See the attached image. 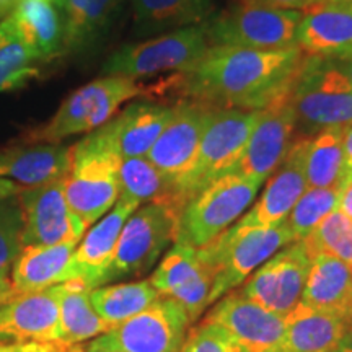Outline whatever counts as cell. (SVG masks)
Returning <instances> with one entry per match:
<instances>
[{"instance_id": "1", "label": "cell", "mask_w": 352, "mask_h": 352, "mask_svg": "<svg viewBox=\"0 0 352 352\" xmlns=\"http://www.w3.org/2000/svg\"><path fill=\"white\" fill-rule=\"evenodd\" d=\"M305 52L259 51L236 46H210L204 57L173 78L158 83L155 91H171L182 101L212 109L261 111L287 98Z\"/></svg>"}, {"instance_id": "2", "label": "cell", "mask_w": 352, "mask_h": 352, "mask_svg": "<svg viewBox=\"0 0 352 352\" xmlns=\"http://www.w3.org/2000/svg\"><path fill=\"white\" fill-rule=\"evenodd\" d=\"M121 160L100 127L72 145L64 196L69 209L87 227L98 222L120 199Z\"/></svg>"}, {"instance_id": "3", "label": "cell", "mask_w": 352, "mask_h": 352, "mask_svg": "<svg viewBox=\"0 0 352 352\" xmlns=\"http://www.w3.org/2000/svg\"><path fill=\"white\" fill-rule=\"evenodd\" d=\"M287 101L302 138L352 122V87L328 57L305 56Z\"/></svg>"}, {"instance_id": "4", "label": "cell", "mask_w": 352, "mask_h": 352, "mask_svg": "<svg viewBox=\"0 0 352 352\" xmlns=\"http://www.w3.org/2000/svg\"><path fill=\"white\" fill-rule=\"evenodd\" d=\"M145 94L134 78L107 76L70 94L50 122L28 131L23 142L60 144L70 135L91 132L111 120L127 100Z\"/></svg>"}, {"instance_id": "5", "label": "cell", "mask_w": 352, "mask_h": 352, "mask_svg": "<svg viewBox=\"0 0 352 352\" xmlns=\"http://www.w3.org/2000/svg\"><path fill=\"white\" fill-rule=\"evenodd\" d=\"M290 243L294 239L285 223L266 228L232 226L210 243L197 248L214 274L209 307L243 284L264 261Z\"/></svg>"}, {"instance_id": "6", "label": "cell", "mask_w": 352, "mask_h": 352, "mask_svg": "<svg viewBox=\"0 0 352 352\" xmlns=\"http://www.w3.org/2000/svg\"><path fill=\"white\" fill-rule=\"evenodd\" d=\"M303 12L283 10L236 0L204 23L210 46L285 51L297 46L296 33Z\"/></svg>"}, {"instance_id": "7", "label": "cell", "mask_w": 352, "mask_h": 352, "mask_svg": "<svg viewBox=\"0 0 352 352\" xmlns=\"http://www.w3.org/2000/svg\"><path fill=\"white\" fill-rule=\"evenodd\" d=\"M258 118L259 111L212 109L195 162L178 186L184 204L215 179L232 173L243 155Z\"/></svg>"}, {"instance_id": "8", "label": "cell", "mask_w": 352, "mask_h": 352, "mask_svg": "<svg viewBox=\"0 0 352 352\" xmlns=\"http://www.w3.org/2000/svg\"><path fill=\"white\" fill-rule=\"evenodd\" d=\"M179 215L170 206L157 202L139 206L122 227L103 285L139 277L151 270L166 248L176 243Z\"/></svg>"}, {"instance_id": "9", "label": "cell", "mask_w": 352, "mask_h": 352, "mask_svg": "<svg viewBox=\"0 0 352 352\" xmlns=\"http://www.w3.org/2000/svg\"><path fill=\"white\" fill-rule=\"evenodd\" d=\"M261 184L236 173L215 179L188 202L179 215L176 243L202 248L246 212Z\"/></svg>"}, {"instance_id": "10", "label": "cell", "mask_w": 352, "mask_h": 352, "mask_svg": "<svg viewBox=\"0 0 352 352\" xmlns=\"http://www.w3.org/2000/svg\"><path fill=\"white\" fill-rule=\"evenodd\" d=\"M188 311L170 297H158L145 310L88 344L87 351L179 352L189 324Z\"/></svg>"}, {"instance_id": "11", "label": "cell", "mask_w": 352, "mask_h": 352, "mask_svg": "<svg viewBox=\"0 0 352 352\" xmlns=\"http://www.w3.org/2000/svg\"><path fill=\"white\" fill-rule=\"evenodd\" d=\"M210 44L202 26H186L148 41L127 44L109 57L104 76L129 78L152 77L155 74L183 72L204 57Z\"/></svg>"}, {"instance_id": "12", "label": "cell", "mask_w": 352, "mask_h": 352, "mask_svg": "<svg viewBox=\"0 0 352 352\" xmlns=\"http://www.w3.org/2000/svg\"><path fill=\"white\" fill-rule=\"evenodd\" d=\"M23 215V246H50L77 243L87 226L69 209L64 196V179L41 186L23 188L19 195Z\"/></svg>"}, {"instance_id": "13", "label": "cell", "mask_w": 352, "mask_h": 352, "mask_svg": "<svg viewBox=\"0 0 352 352\" xmlns=\"http://www.w3.org/2000/svg\"><path fill=\"white\" fill-rule=\"evenodd\" d=\"M308 270L307 250L300 241H294L264 261L240 290L258 305L285 316L302 302Z\"/></svg>"}, {"instance_id": "14", "label": "cell", "mask_w": 352, "mask_h": 352, "mask_svg": "<svg viewBox=\"0 0 352 352\" xmlns=\"http://www.w3.org/2000/svg\"><path fill=\"white\" fill-rule=\"evenodd\" d=\"M202 321L226 329L243 352H284V316L250 300L241 290L219 298Z\"/></svg>"}, {"instance_id": "15", "label": "cell", "mask_w": 352, "mask_h": 352, "mask_svg": "<svg viewBox=\"0 0 352 352\" xmlns=\"http://www.w3.org/2000/svg\"><path fill=\"white\" fill-rule=\"evenodd\" d=\"M298 138L287 98L261 109L243 155L232 173L263 184L279 168Z\"/></svg>"}, {"instance_id": "16", "label": "cell", "mask_w": 352, "mask_h": 352, "mask_svg": "<svg viewBox=\"0 0 352 352\" xmlns=\"http://www.w3.org/2000/svg\"><path fill=\"white\" fill-rule=\"evenodd\" d=\"M148 280L158 296L178 302L192 321L209 307L214 274L197 248L175 243Z\"/></svg>"}, {"instance_id": "17", "label": "cell", "mask_w": 352, "mask_h": 352, "mask_svg": "<svg viewBox=\"0 0 352 352\" xmlns=\"http://www.w3.org/2000/svg\"><path fill=\"white\" fill-rule=\"evenodd\" d=\"M210 113L212 108L199 103H176L170 122L147 153L152 165L176 188L195 162Z\"/></svg>"}, {"instance_id": "18", "label": "cell", "mask_w": 352, "mask_h": 352, "mask_svg": "<svg viewBox=\"0 0 352 352\" xmlns=\"http://www.w3.org/2000/svg\"><path fill=\"white\" fill-rule=\"evenodd\" d=\"M139 206L120 196L109 212L82 236L70 258L67 283L77 280L90 290L103 285V277L113 261L122 227Z\"/></svg>"}, {"instance_id": "19", "label": "cell", "mask_w": 352, "mask_h": 352, "mask_svg": "<svg viewBox=\"0 0 352 352\" xmlns=\"http://www.w3.org/2000/svg\"><path fill=\"white\" fill-rule=\"evenodd\" d=\"M310 138H298L289 155L264 186L263 195L233 226L240 228H266L284 223L298 197L307 189L305 152Z\"/></svg>"}, {"instance_id": "20", "label": "cell", "mask_w": 352, "mask_h": 352, "mask_svg": "<svg viewBox=\"0 0 352 352\" xmlns=\"http://www.w3.org/2000/svg\"><path fill=\"white\" fill-rule=\"evenodd\" d=\"M59 290L56 284L0 305V344L59 341Z\"/></svg>"}, {"instance_id": "21", "label": "cell", "mask_w": 352, "mask_h": 352, "mask_svg": "<svg viewBox=\"0 0 352 352\" xmlns=\"http://www.w3.org/2000/svg\"><path fill=\"white\" fill-rule=\"evenodd\" d=\"M173 113L175 104L140 101L129 104L100 129L121 158L147 157Z\"/></svg>"}, {"instance_id": "22", "label": "cell", "mask_w": 352, "mask_h": 352, "mask_svg": "<svg viewBox=\"0 0 352 352\" xmlns=\"http://www.w3.org/2000/svg\"><path fill=\"white\" fill-rule=\"evenodd\" d=\"M72 164V147L60 144L20 142L0 151V178L23 188L64 179Z\"/></svg>"}, {"instance_id": "23", "label": "cell", "mask_w": 352, "mask_h": 352, "mask_svg": "<svg viewBox=\"0 0 352 352\" xmlns=\"http://www.w3.org/2000/svg\"><path fill=\"white\" fill-rule=\"evenodd\" d=\"M296 41L307 56L352 54V2L320 3L303 12Z\"/></svg>"}, {"instance_id": "24", "label": "cell", "mask_w": 352, "mask_h": 352, "mask_svg": "<svg viewBox=\"0 0 352 352\" xmlns=\"http://www.w3.org/2000/svg\"><path fill=\"white\" fill-rule=\"evenodd\" d=\"M302 302L349 324L352 321L351 264L329 254H315L310 259Z\"/></svg>"}, {"instance_id": "25", "label": "cell", "mask_w": 352, "mask_h": 352, "mask_svg": "<svg viewBox=\"0 0 352 352\" xmlns=\"http://www.w3.org/2000/svg\"><path fill=\"white\" fill-rule=\"evenodd\" d=\"M10 16L38 63L63 54V16L51 0H19Z\"/></svg>"}, {"instance_id": "26", "label": "cell", "mask_w": 352, "mask_h": 352, "mask_svg": "<svg viewBox=\"0 0 352 352\" xmlns=\"http://www.w3.org/2000/svg\"><path fill=\"white\" fill-rule=\"evenodd\" d=\"M347 323L300 302L284 316V352H336Z\"/></svg>"}, {"instance_id": "27", "label": "cell", "mask_w": 352, "mask_h": 352, "mask_svg": "<svg viewBox=\"0 0 352 352\" xmlns=\"http://www.w3.org/2000/svg\"><path fill=\"white\" fill-rule=\"evenodd\" d=\"M77 243L23 246L12 266V284L16 294H30L67 283L70 258Z\"/></svg>"}, {"instance_id": "28", "label": "cell", "mask_w": 352, "mask_h": 352, "mask_svg": "<svg viewBox=\"0 0 352 352\" xmlns=\"http://www.w3.org/2000/svg\"><path fill=\"white\" fill-rule=\"evenodd\" d=\"M307 188H334L342 191L352 182L342 147V127L316 132L308 139L305 152Z\"/></svg>"}, {"instance_id": "29", "label": "cell", "mask_w": 352, "mask_h": 352, "mask_svg": "<svg viewBox=\"0 0 352 352\" xmlns=\"http://www.w3.org/2000/svg\"><path fill=\"white\" fill-rule=\"evenodd\" d=\"M120 196L138 204L170 206L179 214L186 208L178 188L158 171L147 157L122 158L120 165Z\"/></svg>"}, {"instance_id": "30", "label": "cell", "mask_w": 352, "mask_h": 352, "mask_svg": "<svg viewBox=\"0 0 352 352\" xmlns=\"http://www.w3.org/2000/svg\"><path fill=\"white\" fill-rule=\"evenodd\" d=\"M109 328L91 305L90 289L77 280L60 284L59 290V341L77 346L95 340Z\"/></svg>"}, {"instance_id": "31", "label": "cell", "mask_w": 352, "mask_h": 352, "mask_svg": "<svg viewBox=\"0 0 352 352\" xmlns=\"http://www.w3.org/2000/svg\"><path fill=\"white\" fill-rule=\"evenodd\" d=\"M135 23L142 33L179 30L212 16V0H132Z\"/></svg>"}, {"instance_id": "32", "label": "cell", "mask_w": 352, "mask_h": 352, "mask_svg": "<svg viewBox=\"0 0 352 352\" xmlns=\"http://www.w3.org/2000/svg\"><path fill=\"white\" fill-rule=\"evenodd\" d=\"M118 0H63L59 6L64 25V52L91 46L111 20Z\"/></svg>"}, {"instance_id": "33", "label": "cell", "mask_w": 352, "mask_h": 352, "mask_svg": "<svg viewBox=\"0 0 352 352\" xmlns=\"http://www.w3.org/2000/svg\"><path fill=\"white\" fill-rule=\"evenodd\" d=\"M160 297L151 280L101 285L90 290L91 305L109 328L132 318Z\"/></svg>"}, {"instance_id": "34", "label": "cell", "mask_w": 352, "mask_h": 352, "mask_svg": "<svg viewBox=\"0 0 352 352\" xmlns=\"http://www.w3.org/2000/svg\"><path fill=\"white\" fill-rule=\"evenodd\" d=\"M36 63L15 21L6 16L0 21V91L16 90L38 77Z\"/></svg>"}, {"instance_id": "35", "label": "cell", "mask_w": 352, "mask_h": 352, "mask_svg": "<svg viewBox=\"0 0 352 352\" xmlns=\"http://www.w3.org/2000/svg\"><path fill=\"white\" fill-rule=\"evenodd\" d=\"M298 241L310 259L315 254H329L352 266V220L340 209L328 214L305 239Z\"/></svg>"}, {"instance_id": "36", "label": "cell", "mask_w": 352, "mask_h": 352, "mask_svg": "<svg viewBox=\"0 0 352 352\" xmlns=\"http://www.w3.org/2000/svg\"><path fill=\"white\" fill-rule=\"evenodd\" d=\"M340 195V189L334 188H307L303 191L284 220L294 241L305 239L321 220L338 209Z\"/></svg>"}, {"instance_id": "37", "label": "cell", "mask_w": 352, "mask_h": 352, "mask_svg": "<svg viewBox=\"0 0 352 352\" xmlns=\"http://www.w3.org/2000/svg\"><path fill=\"white\" fill-rule=\"evenodd\" d=\"M23 215L19 202V195L0 201V277L8 276L13 263L19 256L23 243Z\"/></svg>"}, {"instance_id": "38", "label": "cell", "mask_w": 352, "mask_h": 352, "mask_svg": "<svg viewBox=\"0 0 352 352\" xmlns=\"http://www.w3.org/2000/svg\"><path fill=\"white\" fill-rule=\"evenodd\" d=\"M179 352H243L226 329L217 324L201 321L189 329Z\"/></svg>"}, {"instance_id": "39", "label": "cell", "mask_w": 352, "mask_h": 352, "mask_svg": "<svg viewBox=\"0 0 352 352\" xmlns=\"http://www.w3.org/2000/svg\"><path fill=\"white\" fill-rule=\"evenodd\" d=\"M85 347L64 344L60 341L52 342H25V344H12V352H83Z\"/></svg>"}, {"instance_id": "40", "label": "cell", "mask_w": 352, "mask_h": 352, "mask_svg": "<svg viewBox=\"0 0 352 352\" xmlns=\"http://www.w3.org/2000/svg\"><path fill=\"white\" fill-rule=\"evenodd\" d=\"M243 2L258 3V6L272 7V8H283V10H297L307 12L320 3H324L323 0H243Z\"/></svg>"}, {"instance_id": "41", "label": "cell", "mask_w": 352, "mask_h": 352, "mask_svg": "<svg viewBox=\"0 0 352 352\" xmlns=\"http://www.w3.org/2000/svg\"><path fill=\"white\" fill-rule=\"evenodd\" d=\"M328 60L352 87V54L344 57H328Z\"/></svg>"}, {"instance_id": "42", "label": "cell", "mask_w": 352, "mask_h": 352, "mask_svg": "<svg viewBox=\"0 0 352 352\" xmlns=\"http://www.w3.org/2000/svg\"><path fill=\"white\" fill-rule=\"evenodd\" d=\"M338 209H340L346 217H349L352 220V182H349L344 188H342Z\"/></svg>"}, {"instance_id": "43", "label": "cell", "mask_w": 352, "mask_h": 352, "mask_svg": "<svg viewBox=\"0 0 352 352\" xmlns=\"http://www.w3.org/2000/svg\"><path fill=\"white\" fill-rule=\"evenodd\" d=\"M16 296H19V294H16L15 287H13L10 277H8V276L0 277V305L10 302L12 298L16 297Z\"/></svg>"}, {"instance_id": "44", "label": "cell", "mask_w": 352, "mask_h": 352, "mask_svg": "<svg viewBox=\"0 0 352 352\" xmlns=\"http://www.w3.org/2000/svg\"><path fill=\"white\" fill-rule=\"evenodd\" d=\"M23 191V186L16 184L12 179H6V178H0V201L7 199L10 196H16Z\"/></svg>"}, {"instance_id": "45", "label": "cell", "mask_w": 352, "mask_h": 352, "mask_svg": "<svg viewBox=\"0 0 352 352\" xmlns=\"http://www.w3.org/2000/svg\"><path fill=\"white\" fill-rule=\"evenodd\" d=\"M342 147H344L347 165L352 168V122L342 127Z\"/></svg>"}, {"instance_id": "46", "label": "cell", "mask_w": 352, "mask_h": 352, "mask_svg": "<svg viewBox=\"0 0 352 352\" xmlns=\"http://www.w3.org/2000/svg\"><path fill=\"white\" fill-rule=\"evenodd\" d=\"M336 352H352V321L346 327L344 336H342Z\"/></svg>"}, {"instance_id": "47", "label": "cell", "mask_w": 352, "mask_h": 352, "mask_svg": "<svg viewBox=\"0 0 352 352\" xmlns=\"http://www.w3.org/2000/svg\"><path fill=\"white\" fill-rule=\"evenodd\" d=\"M16 2L19 0H0V19H6V16H8L12 13L13 8H15Z\"/></svg>"}, {"instance_id": "48", "label": "cell", "mask_w": 352, "mask_h": 352, "mask_svg": "<svg viewBox=\"0 0 352 352\" xmlns=\"http://www.w3.org/2000/svg\"><path fill=\"white\" fill-rule=\"evenodd\" d=\"M324 3H351L352 0H323Z\"/></svg>"}, {"instance_id": "49", "label": "cell", "mask_w": 352, "mask_h": 352, "mask_svg": "<svg viewBox=\"0 0 352 352\" xmlns=\"http://www.w3.org/2000/svg\"><path fill=\"white\" fill-rule=\"evenodd\" d=\"M0 352H12V344H0Z\"/></svg>"}, {"instance_id": "50", "label": "cell", "mask_w": 352, "mask_h": 352, "mask_svg": "<svg viewBox=\"0 0 352 352\" xmlns=\"http://www.w3.org/2000/svg\"><path fill=\"white\" fill-rule=\"evenodd\" d=\"M52 3H54V6H57V8H59V6H60V2H63V0H51Z\"/></svg>"}, {"instance_id": "51", "label": "cell", "mask_w": 352, "mask_h": 352, "mask_svg": "<svg viewBox=\"0 0 352 352\" xmlns=\"http://www.w3.org/2000/svg\"><path fill=\"white\" fill-rule=\"evenodd\" d=\"M83 352H114V351H83Z\"/></svg>"}]
</instances>
